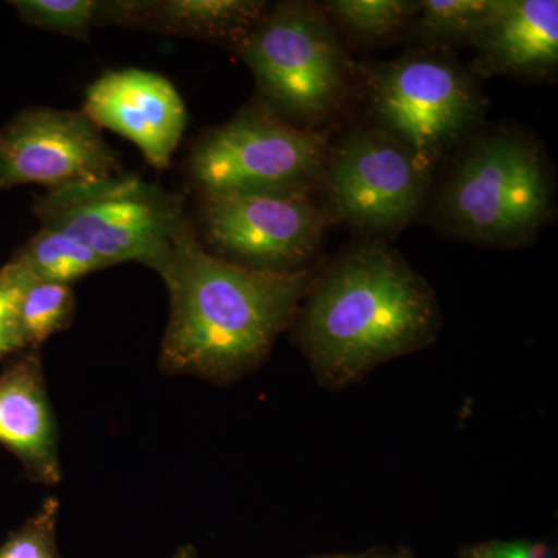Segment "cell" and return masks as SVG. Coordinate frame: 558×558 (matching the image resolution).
<instances>
[{
    "mask_svg": "<svg viewBox=\"0 0 558 558\" xmlns=\"http://www.w3.org/2000/svg\"><path fill=\"white\" fill-rule=\"evenodd\" d=\"M290 328L315 379L336 391L429 347L442 314L435 290L398 250L365 240L315 274Z\"/></svg>",
    "mask_w": 558,
    "mask_h": 558,
    "instance_id": "obj_1",
    "label": "cell"
},
{
    "mask_svg": "<svg viewBox=\"0 0 558 558\" xmlns=\"http://www.w3.org/2000/svg\"><path fill=\"white\" fill-rule=\"evenodd\" d=\"M315 274H266L234 266L208 252L190 222L161 278L171 299L161 371L215 384L253 373L292 326Z\"/></svg>",
    "mask_w": 558,
    "mask_h": 558,
    "instance_id": "obj_2",
    "label": "cell"
},
{
    "mask_svg": "<svg viewBox=\"0 0 558 558\" xmlns=\"http://www.w3.org/2000/svg\"><path fill=\"white\" fill-rule=\"evenodd\" d=\"M554 209V178L542 146L524 132H476L454 150L432 202L444 233L473 244L520 247Z\"/></svg>",
    "mask_w": 558,
    "mask_h": 558,
    "instance_id": "obj_3",
    "label": "cell"
},
{
    "mask_svg": "<svg viewBox=\"0 0 558 558\" xmlns=\"http://www.w3.org/2000/svg\"><path fill=\"white\" fill-rule=\"evenodd\" d=\"M231 47L255 76L259 105L300 130L329 123L359 78L343 39L314 2L277 3Z\"/></svg>",
    "mask_w": 558,
    "mask_h": 558,
    "instance_id": "obj_4",
    "label": "cell"
},
{
    "mask_svg": "<svg viewBox=\"0 0 558 558\" xmlns=\"http://www.w3.org/2000/svg\"><path fill=\"white\" fill-rule=\"evenodd\" d=\"M359 78L371 124L432 171L476 134L486 116L478 80L444 51L413 49L359 69Z\"/></svg>",
    "mask_w": 558,
    "mask_h": 558,
    "instance_id": "obj_5",
    "label": "cell"
},
{
    "mask_svg": "<svg viewBox=\"0 0 558 558\" xmlns=\"http://www.w3.org/2000/svg\"><path fill=\"white\" fill-rule=\"evenodd\" d=\"M40 227L83 242L112 266L140 263L163 278L191 220L178 194L137 175L73 183L35 204Z\"/></svg>",
    "mask_w": 558,
    "mask_h": 558,
    "instance_id": "obj_6",
    "label": "cell"
},
{
    "mask_svg": "<svg viewBox=\"0 0 558 558\" xmlns=\"http://www.w3.org/2000/svg\"><path fill=\"white\" fill-rule=\"evenodd\" d=\"M330 143L258 105L207 132L189 159L201 197H311L319 190Z\"/></svg>",
    "mask_w": 558,
    "mask_h": 558,
    "instance_id": "obj_7",
    "label": "cell"
},
{
    "mask_svg": "<svg viewBox=\"0 0 558 558\" xmlns=\"http://www.w3.org/2000/svg\"><path fill=\"white\" fill-rule=\"evenodd\" d=\"M435 171L407 146L368 124L330 145L319 193L330 222L366 240H392L421 215Z\"/></svg>",
    "mask_w": 558,
    "mask_h": 558,
    "instance_id": "obj_8",
    "label": "cell"
},
{
    "mask_svg": "<svg viewBox=\"0 0 558 558\" xmlns=\"http://www.w3.org/2000/svg\"><path fill=\"white\" fill-rule=\"evenodd\" d=\"M202 236L215 255L244 269L311 270L330 220L311 197H202Z\"/></svg>",
    "mask_w": 558,
    "mask_h": 558,
    "instance_id": "obj_9",
    "label": "cell"
},
{
    "mask_svg": "<svg viewBox=\"0 0 558 558\" xmlns=\"http://www.w3.org/2000/svg\"><path fill=\"white\" fill-rule=\"evenodd\" d=\"M119 171V153L84 110L25 109L0 131V190H58Z\"/></svg>",
    "mask_w": 558,
    "mask_h": 558,
    "instance_id": "obj_10",
    "label": "cell"
},
{
    "mask_svg": "<svg viewBox=\"0 0 558 558\" xmlns=\"http://www.w3.org/2000/svg\"><path fill=\"white\" fill-rule=\"evenodd\" d=\"M84 112L98 128L131 140L157 170L170 167L189 123L185 102L171 81L140 69L108 72L90 84Z\"/></svg>",
    "mask_w": 558,
    "mask_h": 558,
    "instance_id": "obj_11",
    "label": "cell"
},
{
    "mask_svg": "<svg viewBox=\"0 0 558 558\" xmlns=\"http://www.w3.org/2000/svg\"><path fill=\"white\" fill-rule=\"evenodd\" d=\"M472 73L550 81L558 69L557 0H497L470 46Z\"/></svg>",
    "mask_w": 558,
    "mask_h": 558,
    "instance_id": "obj_12",
    "label": "cell"
},
{
    "mask_svg": "<svg viewBox=\"0 0 558 558\" xmlns=\"http://www.w3.org/2000/svg\"><path fill=\"white\" fill-rule=\"evenodd\" d=\"M0 444L21 459L33 480L60 483L57 421L38 355H25L0 373Z\"/></svg>",
    "mask_w": 558,
    "mask_h": 558,
    "instance_id": "obj_13",
    "label": "cell"
},
{
    "mask_svg": "<svg viewBox=\"0 0 558 558\" xmlns=\"http://www.w3.org/2000/svg\"><path fill=\"white\" fill-rule=\"evenodd\" d=\"M267 10V3L259 0L101 2L100 25L149 28L234 46L258 24Z\"/></svg>",
    "mask_w": 558,
    "mask_h": 558,
    "instance_id": "obj_14",
    "label": "cell"
},
{
    "mask_svg": "<svg viewBox=\"0 0 558 558\" xmlns=\"http://www.w3.org/2000/svg\"><path fill=\"white\" fill-rule=\"evenodd\" d=\"M497 0H418L416 14L402 40L417 49L444 51L470 46Z\"/></svg>",
    "mask_w": 558,
    "mask_h": 558,
    "instance_id": "obj_15",
    "label": "cell"
},
{
    "mask_svg": "<svg viewBox=\"0 0 558 558\" xmlns=\"http://www.w3.org/2000/svg\"><path fill=\"white\" fill-rule=\"evenodd\" d=\"M319 7L341 39L376 47L402 40L418 0H328Z\"/></svg>",
    "mask_w": 558,
    "mask_h": 558,
    "instance_id": "obj_16",
    "label": "cell"
},
{
    "mask_svg": "<svg viewBox=\"0 0 558 558\" xmlns=\"http://www.w3.org/2000/svg\"><path fill=\"white\" fill-rule=\"evenodd\" d=\"M13 260L27 271L33 281L68 286L94 271L113 267L83 242L47 227H40Z\"/></svg>",
    "mask_w": 558,
    "mask_h": 558,
    "instance_id": "obj_17",
    "label": "cell"
},
{
    "mask_svg": "<svg viewBox=\"0 0 558 558\" xmlns=\"http://www.w3.org/2000/svg\"><path fill=\"white\" fill-rule=\"evenodd\" d=\"M75 312L72 286L35 281L21 300L20 328L25 347H39L68 328Z\"/></svg>",
    "mask_w": 558,
    "mask_h": 558,
    "instance_id": "obj_18",
    "label": "cell"
},
{
    "mask_svg": "<svg viewBox=\"0 0 558 558\" xmlns=\"http://www.w3.org/2000/svg\"><path fill=\"white\" fill-rule=\"evenodd\" d=\"M97 0H17L14 9L22 21L40 31L86 39L95 25H100Z\"/></svg>",
    "mask_w": 558,
    "mask_h": 558,
    "instance_id": "obj_19",
    "label": "cell"
},
{
    "mask_svg": "<svg viewBox=\"0 0 558 558\" xmlns=\"http://www.w3.org/2000/svg\"><path fill=\"white\" fill-rule=\"evenodd\" d=\"M60 501L44 499L38 512L0 548V558H62L57 542Z\"/></svg>",
    "mask_w": 558,
    "mask_h": 558,
    "instance_id": "obj_20",
    "label": "cell"
},
{
    "mask_svg": "<svg viewBox=\"0 0 558 558\" xmlns=\"http://www.w3.org/2000/svg\"><path fill=\"white\" fill-rule=\"evenodd\" d=\"M33 279L20 264L10 260L0 269V355L25 348L20 328V306Z\"/></svg>",
    "mask_w": 558,
    "mask_h": 558,
    "instance_id": "obj_21",
    "label": "cell"
},
{
    "mask_svg": "<svg viewBox=\"0 0 558 558\" xmlns=\"http://www.w3.org/2000/svg\"><path fill=\"white\" fill-rule=\"evenodd\" d=\"M459 558H557L553 545L539 539H486L459 549Z\"/></svg>",
    "mask_w": 558,
    "mask_h": 558,
    "instance_id": "obj_22",
    "label": "cell"
},
{
    "mask_svg": "<svg viewBox=\"0 0 558 558\" xmlns=\"http://www.w3.org/2000/svg\"><path fill=\"white\" fill-rule=\"evenodd\" d=\"M391 549L385 546H374L362 553H337V554H322V556H312L310 558H388Z\"/></svg>",
    "mask_w": 558,
    "mask_h": 558,
    "instance_id": "obj_23",
    "label": "cell"
},
{
    "mask_svg": "<svg viewBox=\"0 0 558 558\" xmlns=\"http://www.w3.org/2000/svg\"><path fill=\"white\" fill-rule=\"evenodd\" d=\"M171 558H199V554H197L196 548L189 543V545L180 546Z\"/></svg>",
    "mask_w": 558,
    "mask_h": 558,
    "instance_id": "obj_24",
    "label": "cell"
},
{
    "mask_svg": "<svg viewBox=\"0 0 558 558\" xmlns=\"http://www.w3.org/2000/svg\"><path fill=\"white\" fill-rule=\"evenodd\" d=\"M388 558H416L413 550L407 548V546H398L396 549H391Z\"/></svg>",
    "mask_w": 558,
    "mask_h": 558,
    "instance_id": "obj_25",
    "label": "cell"
}]
</instances>
